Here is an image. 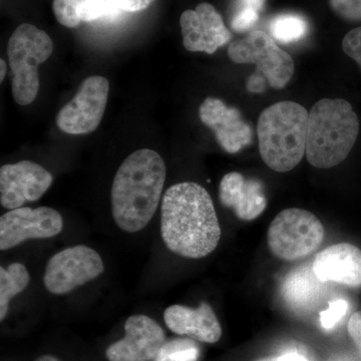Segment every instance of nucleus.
Segmentation results:
<instances>
[{"instance_id":"nucleus-11","label":"nucleus","mask_w":361,"mask_h":361,"mask_svg":"<svg viewBox=\"0 0 361 361\" xmlns=\"http://www.w3.org/2000/svg\"><path fill=\"white\" fill-rule=\"evenodd\" d=\"M54 182L47 169L32 161L7 164L0 169V203L9 210L42 198Z\"/></svg>"},{"instance_id":"nucleus-28","label":"nucleus","mask_w":361,"mask_h":361,"mask_svg":"<svg viewBox=\"0 0 361 361\" xmlns=\"http://www.w3.org/2000/svg\"><path fill=\"white\" fill-rule=\"evenodd\" d=\"M349 336L361 353V311H356L351 315L348 323Z\"/></svg>"},{"instance_id":"nucleus-22","label":"nucleus","mask_w":361,"mask_h":361,"mask_svg":"<svg viewBox=\"0 0 361 361\" xmlns=\"http://www.w3.org/2000/svg\"><path fill=\"white\" fill-rule=\"evenodd\" d=\"M200 346L193 338L166 341L154 361H198Z\"/></svg>"},{"instance_id":"nucleus-25","label":"nucleus","mask_w":361,"mask_h":361,"mask_svg":"<svg viewBox=\"0 0 361 361\" xmlns=\"http://www.w3.org/2000/svg\"><path fill=\"white\" fill-rule=\"evenodd\" d=\"M348 310V301L344 299H336L330 301L329 308L320 312V324L323 329L330 330L341 322Z\"/></svg>"},{"instance_id":"nucleus-18","label":"nucleus","mask_w":361,"mask_h":361,"mask_svg":"<svg viewBox=\"0 0 361 361\" xmlns=\"http://www.w3.org/2000/svg\"><path fill=\"white\" fill-rule=\"evenodd\" d=\"M52 11L56 20L68 28L82 23L114 21L123 13L106 0H54Z\"/></svg>"},{"instance_id":"nucleus-12","label":"nucleus","mask_w":361,"mask_h":361,"mask_svg":"<svg viewBox=\"0 0 361 361\" xmlns=\"http://www.w3.org/2000/svg\"><path fill=\"white\" fill-rule=\"evenodd\" d=\"M183 44L187 51L213 54L232 39L221 14L212 4L202 2L180 18Z\"/></svg>"},{"instance_id":"nucleus-29","label":"nucleus","mask_w":361,"mask_h":361,"mask_svg":"<svg viewBox=\"0 0 361 361\" xmlns=\"http://www.w3.org/2000/svg\"><path fill=\"white\" fill-rule=\"evenodd\" d=\"M264 77L258 73L252 75L247 82V90L254 94H259V92H264L265 90V80Z\"/></svg>"},{"instance_id":"nucleus-30","label":"nucleus","mask_w":361,"mask_h":361,"mask_svg":"<svg viewBox=\"0 0 361 361\" xmlns=\"http://www.w3.org/2000/svg\"><path fill=\"white\" fill-rule=\"evenodd\" d=\"M255 361H310L304 356L298 353H285L278 356H270V357L260 358Z\"/></svg>"},{"instance_id":"nucleus-23","label":"nucleus","mask_w":361,"mask_h":361,"mask_svg":"<svg viewBox=\"0 0 361 361\" xmlns=\"http://www.w3.org/2000/svg\"><path fill=\"white\" fill-rule=\"evenodd\" d=\"M266 0H235L234 13L230 25L235 32H245L251 30L259 20V14L264 7Z\"/></svg>"},{"instance_id":"nucleus-27","label":"nucleus","mask_w":361,"mask_h":361,"mask_svg":"<svg viewBox=\"0 0 361 361\" xmlns=\"http://www.w3.org/2000/svg\"><path fill=\"white\" fill-rule=\"evenodd\" d=\"M123 13H137L151 6L154 0H106Z\"/></svg>"},{"instance_id":"nucleus-21","label":"nucleus","mask_w":361,"mask_h":361,"mask_svg":"<svg viewBox=\"0 0 361 361\" xmlns=\"http://www.w3.org/2000/svg\"><path fill=\"white\" fill-rule=\"evenodd\" d=\"M271 37L281 44H292L305 37L308 32L307 21L298 14H280L269 23Z\"/></svg>"},{"instance_id":"nucleus-16","label":"nucleus","mask_w":361,"mask_h":361,"mask_svg":"<svg viewBox=\"0 0 361 361\" xmlns=\"http://www.w3.org/2000/svg\"><path fill=\"white\" fill-rule=\"evenodd\" d=\"M219 198L223 206L232 209L243 221H252L264 212L267 198L262 183L247 179L238 172H231L221 180Z\"/></svg>"},{"instance_id":"nucleus-14","label":"nucleus","mask_w":361,"mask_h":361,"mask_svg":"<svg viewBox=\"0 0 361 361\" xmlns=\"http://www.w3.org/2000/svg\"><path fill=\"white\" fill-rule=\"evenodd\" d=\"M199 116L213 130L221 148L227 153H238L251 144L253 132L250 126L237 109L229 108L222 99L207 97L199 108Z\"/></svg>"},{"instance_id":"nucleus-17","label":"nucleus","mask_w":361,"mask_h":361,"mask_svg":"<svg viewBox=\"0 0 361 361\" xmlns=\"http://www.w3.org/2000/svg\"><path fill=\"white\" fill-rule=\"evenodd\" d=\"M164 320L171 331L205 343H216L222 336V327L208 303L196 310L184 305H172L164 313Z\"/></svg>"},{"instance_id":"nucleus-32","label":"nucleus","mask_w":361,"mask_h":361,"mask_svg":"<svg viewBox=\"0 0 361 361\" xmlns=\"http://www.w3.org/2000/svg\"><path fill=\"white\" fill-rule=\"evenodd\" d=\"M35 361H61L58 360V358L54 357V356L52 355H42L40 356V357L37 358V360H35Z\"/></svg>"},{"instance_id":"nucleus-20","label":"nucleus","mask_w":361,"mask_h":361,"mask_svg":"<svg viewBox=\"0 0 361 361\" xmlns=\"http://www.w3.org/2000/svg\"><path fill=\"white\" fill-rule=\"evenodd\" d=\"M30 273L21 263H13L7 268L0 267V320L8 313L9 303L30 284Z\"/></svg>"},{"instance_id":"nucleus-9","label":"nucleus","mask_w":361,"mask_h":361,"mask_svg":"<svg viewBox=\"0 0 361 361\" xmlns=\"http://www.w3.org/2000/svg\"><path fill=\"white\" fill-rule=\"evenodd\" d=\"M110 82L94 75L85 78L75 97L59 111L56 125L66 134L85 135L94 132L108 104Z\"/></svg>"},{"instance_id":"nucleus-1","label":"nucleus","mask_w":361,"mask_h":361,"mask_svg":"<svg viewBox=\"0 0 361 361\" xmlns=\"http://www.w3.org/2000/svg\"><path fill=\"white\" fill-rule=\"evenodd\" d=\"M161 232L169 250L190 259L206 257L221 238V227L212 198L193 182L169 188L161 199Z\"/></svg>"},{"instance_id":"nucleus-6","label":"nucleus","mask_w":361,"mask_h":361,"mask_svg":"<svg viewBox=\"0 0 361 361\" xmlns=\"http://www.w3.org/2000/svg\"><path fill=\"white\" fill-rule=\"evenodd\" d=\"M324 235V227L314 214L304 209L288 208L271 222L267 243L275 257L295 261L317 250Z\"/></svg>"},{"instance_id":"nucleus-24","label":"nucleus","mask_w":361,"mask_h":361,"mask_svg":"<svg viewBox=\"0 0 361 361\" xmlns=\"http://www.w3.org/2000/svg\"><path fill=\"white\" fill-rule=\"evenodd\" d=\"M330 8L341 20L360 23L361 0H329Z\"/></svg>"},{"instance_id":"nucleus-7","label":"nucleus","mask_w":361,"mask_h":361,"mask_svg":"<svg viewBox=\"0 0 361 361\" xmlns=\"http://www.w3.org/2000/svg\"><path fill=\"white\" fill-rule=\"evenodd\" d=\"M228 56L235 63H255L256 73L263 75L275 90L284 89L294 73L290 54L263 30H252L244 39L232 42Z\"/></svg>"},{"instance_id":"nucleus-5","label":"nucleus","mask_w":361,"mask_h":361,"mask_svg":"<svg viewBox=\"0 0 361 361\" xmlns=\"http://www.w3.org/2000/svg\"><path fill=\"white\" fill-rule=\"evenodd\" d=\"M54 52V42L47 32L30 23L14 30L7 44L11 70V90L14 101L27 106L37 99L39 90V66Z\"/></svg>"},{"instance_id":"nucleus-2","label":"nucleus","mask_w":361,"mask_h":361,"mask_svg":"<svg viewBox=\"0 0 361 361\" xmlns=\"http://www.w3.org/2000/svg\"><path fill=\"white\" fill-rule=\"evenodd\" d=\"M166 180V165L156 151L137 149L118 170L111 191V214L127 233L144 229L155 215Z\"/></svg>"},{"instance_id":"nucleus-13","label":"nucleus","mask_w":361,"mask_h":361,"mask_svg":"<svg viewBox=\"0 0 361 361\" xmlns=\"http://www.w3.org/2000/svg\"><path fill=\"white\" fill-rule=\"evenodd\" d=\"M125 336L106 351L109 361L154 360L166 342L160 325L147 315H133L125 323Z\"/></svg>"},{"instance_id":"nucleus-3","label":"nucleus","mask_w":361,"mask_h":361,"mask_svg":"<svg viewBox=\"0 0 361 361\" xmlns=\"http://www.w3.org/2000/svg\"><path fill=\"white\" fill-rule=\"evenodd\" d=\"M360 135V120L345 99H322L308 116L305 155L318 169H330L345 160Z\"/></svg>"},{"instance_id":"nucleus-4","label":"nucleus","mask_w":361,"mask_h":361,"mask_svg":"<svg viewBox=\"0 0 361 361\" xmlns=\"http://www.w3.org/2000/svg\"><path fill=\"white\" fill-rule=\"evenodd\" d=\"M308 116L301 104L279 102L260 114L257 123L259 151L273 171L286 173L300 163L306 152Z\"/></svg>"},{"instance_id":"nucleus-8","label":"nucleus","mask_w":361,"mask_h":361,"mask_svg":"<svg viewBox=\"0 0 361 361\" xmlns=\"http://www.w3.org/2000/svg\"><path fill=\"white\" fill-rule=\"evenodd\" d=\"M104 270L103 259L96 250L85 245L70 247L49 259L44 283L51 293L61 295L89 283Z\"/></svg>"},{"instance_id":"nucleus-15","label":"nucleus","mask_w":361,"mask_h":361,"mask_svg":"<svg viewBox=\"0 0 361 361\" xmlns=\"http://www.w3.org/2000/svg\"><path fill=\"white\" fill-rule=\"evenodd\" d=\"M313 272L320 281L361 286V250L349 243L327 247L316 255Z\"/></svg>"},{"instance_id":"nucleus-19","label":"nucleus","mask_w":361,"mask_h":361,"mask_svg":"<svg viewBox=\"0 0 361 361\" xmlns=\"http://www.w3.org/2000/svg\"><path fill=\"white\" fill-rule=\"evenodd\" d=\"M322 283L316 277L312 267L304 266L292 271L285 278L281 286L282 297L293 310H310L322 299Z\"/></svg>"},{"instance_id":"nucleus-26","label":"nucleus","mask_w":361,"mask_h":361,"mask_svg":"<svg viewBox=\"0 0 361 361\" xmlns=\"http://www.w3.org/2000/svg\"><path fill=\"white\" fill-rule=\"evenodd\" d=\"M342 49L357 63L361 70V26L346 33L342 39Z\"/></svg>"},{"instance_id":"nucleus-10","label":"nucleus","mask_w":361,"mask_h":361,"mask_svg":"<svg viewBox=\"0 0 361 361\" xmlns=\"http://www.w3.org/2000/svg\"><path fill=\"white\" fill-rule=\"evenodd\" d=\"M63 228L61 214L49 207L9 210L0 218V249L8 250L27 240L51 238Z\"/></svg>"},{"instance_id":"nucleus-31","label":"nucleus","mask_w":361,"mask_h":361,"mask_svg":"<svg viewBox=\"0 0 361 361\" xmlns=\"http://www.w3.org/2000/svg\"><path fill=\"white\" fill-rule=\"evenodd\" d=\"M0 66H1V71H0V82H2L4 77H6L7 70L6 63L4 59H0Z\"/></svg>"}]
</instances>
